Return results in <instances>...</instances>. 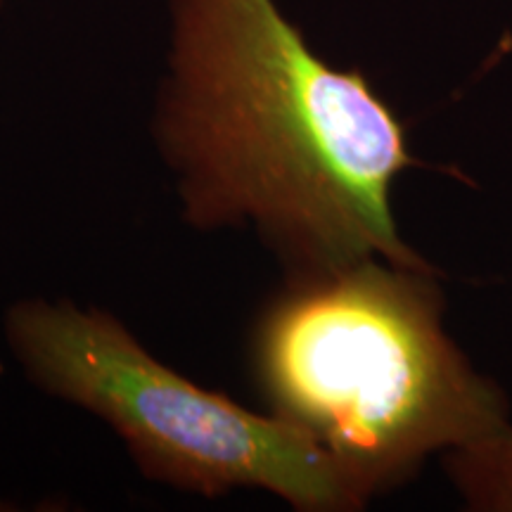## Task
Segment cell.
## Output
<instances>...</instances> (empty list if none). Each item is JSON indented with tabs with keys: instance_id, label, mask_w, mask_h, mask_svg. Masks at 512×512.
Segmentation results:
<instances>
[{
	"instance_id": "1",
	"label": "cell",
	"mask_w": 512,
	"mask_h": 512,
	"mask_svg": "<svg viewBox=\"0 0 512 512\" xmlns=\"http://www.w3.org/2000/svg\"><path fill=\"white\" fill-rule=\"evenodd\" d=\"M157 140L197 228L252 226L287 273L361 259L432 268L392 209L401 121L313 50L275 0H171Z\"/></svg>"
},
{
	"instance_id": "2",
	"label": "cell",
	"mask_w": 512,
	"mask_h": 512,
	"mask_svg": "<svg viewBox=\"0 0 512 512\" xmlns=\"http://www.w3.org/2000/svg\"><path fill=\"white\" fill-rule=\"evenodd\" d=\"M444 313L434 266L361 259L290 273L256 318L249 358L268 413L316 441L366 505L512 420Z\"/></svg>"
},
{
	"instance_id": "3",
	"label": "cell",
	"mask_w": 512,
	"mask_h": 512,
	"mask_svg": "<svg viewBox=\"0 0 512 512\" xmlns=\"http://www.w3.org/2000/svg\"><path fill=\"white\" fill-rule=\"evenodd\" d=\"M8 342L38 387L105 420L150 479L209 498L264 489L304 512L366 508L302 430L178 375L110 313L27 299L8 313Z\"/></svg>"
},
{
	"instance_id": "4",
	"label": "cell",
	"mask_w": 512,
	"mask_h": 512,
	"mask_svg": "<svg viewBox=\"0 0 512 512\" xmlns=\"http://www.w3.org/2000/svg\"><path fill=\"white\" fill-rule=\"evenodd\" d=\"M467 510L512 512V420L477 444L441 458Z\"/></svg>"
}]
</instances>
